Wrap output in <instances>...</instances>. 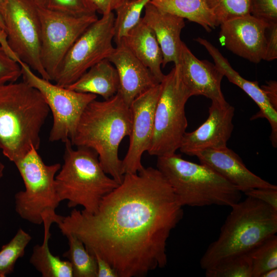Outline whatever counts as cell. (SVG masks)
<instances>
[{"instance_id": "obj_1", "label": "cell", "mask_w": 277, "mask_h": 277, "mask_svg": "<svg viewBox=\"0 0 277 277\" xmlns=\"http://www.w3.org/2000/svg\"><path fill=\"white\" fill-rule=\"evenodd\" d=\"M183 206L157 169L124 174L97 210L73 209L57 224L92 254L106 260L118 277H140L167 263L166 245L183 215Z\"/></svg>"}, {"instance_id": "obj_2", "label": "cell", "mask_w": 277, "mask_h": 277, "mask_svg": "<svg viewBox=\"0 0 277 277\" xmlns=\"http://www.w3.org/2000/svg\"><path fill=\"white\" fill-rule=\"evenodd\" d=\"M130 107L118 91L103 101H92L84 111L70 141L73 146L86 147L97 154L108 175L120 184L124 174L118 156L120 145L131 130Z\"/></svg>"}, {"instance_id": "obj_3", "label": "cell", "mask_w": 277, "mask_h": 277, "mask_svg": "<svg viewBox=\"0 0 277 277\" xmlns=\"http://www.w3.org/2000/svg\"><path fill=\"white\" fill-rule=\"evenodd\" d=\"M50 111L41 93L25 82L0 86V149L14 163L34 147Z\"/></svg>"}, {"instance_id": "obj_4", "label": "cell", "mask_w": 277, "mask_h": 277, "mask_svg": "<svg viewBox=\"0 0 277 277\" xmlns=\"http://www.w3.org/2000/svg\"><path fill=\"white\" fill-rule=\"evenodd\" d=\"M231 208L218 238L201 258L204 270L228 257L249 252L277 232V211L264 203L247 196Z\"/></svg>"}, {"instance_id": "obj_5", "label": "cell", "mask_w": 277, "mask_h": 277, "mask_svg": "<svg viewBox=\"0 0 277 277\" xmlns=\"http://www.w3.org/2000/svg\"><path fill=\"white\" fill-rule=\"evenodd\" d=\"M157 157L156 168L183 207H231L241 201L242 192L207 166L187 161L175 153Z\"/></svg>"}, {"instance_id": "obj_6", "label": "cell", "mask_w": 277, "mask_h": 277, "mask_svg": "<svg viewBox=\"0 0 277 277\" xmlns=\"http://www.w3.org/2000/svg\"><path fill=\"white\" fill-rule=\"evenodd\" d=\"M72 146L70 140L65 143L64 163L55 178L56 192L61 202L68 201V207L81 206L93 213L119 184L106 173L94 151Z\"/></svg>"}, {"instance_id": "obj_7", "label": "cell", "mask_w": 277, "mask_h": 277, "mask_svg": "<svg viewBox=\"0 0 277 277\" xmlns=\"http://www.w3.org/2000/svg\"><path fill=\"white\" fill-rule=\"evenodd\" d=\"M25 185V190L14 195L15 210L23 220L33 224L46 222L57 224L62 216L56 213L61 202L55 187V176L61 165H47L32 147L14 163Z\"/></svg>"}, {"instance_id": "obj_8", "label": "cell", "mask_w": 277, "mask_h": 277, "mask_svg": "<svg viewBox=\"0 0 277 277\" xmlns=\"http://www.w3.org/2000/svg\"><path fill=\"white\" fill-rule=\"evenodd\" d=\"M161 85L153 134L147 151L150 155L157 157L175 153L179 149L188 126L185 105L192 96L175 66L165 75Z\"/></svg>"}, {"instance_id": "obj_9", "label": "cell", "mask_w": 277, "mask_h": 277, "mask_svg": "<svg viewBox=\"0 0 277 277\" xmlns=\"http://www.w3.org/2000/svg\"><path fill=\"white\" fill-rule=\"evenodd\" d=\"M2 15L7 42L18 62L49 80L41 61V27L38 7L28 0H3Z\"/></svg>"}, {"instance_id": "obj_10", "label": "cell", "mask_w": 277, "mask_h": 277, "mask_svg": "<svg viewBox=\"0 0 277 277\" xmlns=\"http://www.w3.org/2000/svg\"><path fill=\"white\" fill-rule=\"evenodd\" d=\"M115 15L113 12L102 15L92 23L71 47L52 80L66 87L90 68L107 59L114 50Z\"/></svg>"}, {"instance_id": "obj_11", "label": "cell", "mask_w": 277, "mask_h": 277, "mask_svg": "<svg viewBox=\"0 0 277 277\" xmlns=\"http://www.w3.org/2000/svg\"><path fill=\"white\" fill-rule=\"evenodd\" d=\"M23 81L36 88L42 94L53 115L51 142L66 143L72 138L85 108L97 95L77 92L52 84L36 75L25 63L18 61Z\"/></svg>"}, {"instance_id": "obj_12", "label": "cell", "mask_w": 277, "mask_h": 277, "mask_svg": "<svg viewBox=\"0 0 277 277\" xmlns=\"http://www.w3.org/2000/svg\"><path fill=\"white\" fill-rule=\"evenodd\" d=\"M38 12L41 27V61L51 81L71 47L98 17L96 14L72 16L45 7H38Z\"/></svg>"}, {"instance_id": "obj_13", "label": "cell", "mask_w": 277, "mask_h": 277, "mask_svg": "<svg viewBox=\"0 0 277 277\" xmlns=\"http://www.w3.org/2000/svg\"><path fill=\"white\" fill-rule=\"evenodd\" d=\"M161 90V83L157 84L137 96L130 105L132 124L129 147L122 160L124 174L136 173L144 167L142 157L151 143L155 109Z\"/></svg>"}, {"instance_id": "obj_14", "label": "cell", "mask_w": 277, "mask_h": 277, "mask_svg": "<svg viewBox=\"0 0 277 277\" xmlns=\"http://www.w3.org/2000/svg\"><path fill=\"white\" fill-rule=\"evenodd\" d=\"M268 24L251 14L227 21L220 25V41L235 54L259 63L265 55Z\"/></svg>"}, {"instance_id": "obj_15", "label": "cell", "mask_w": 277, "mask_h": 277, "mask_svg": "<svg viewBox=\"0 0 277 277\" xmlns=\"http://www.w3.org/2000/svg\"><path fill=\"white\" fill-rule=\"evenodd\" d=\"M206 120L197 129L186 132L179 148L180 151L189 156L205 149L227 146L234 126V107L227 102L212 101L209 108Z\"/></svg>"}, {"instance_id": "obj_16", "label": "cell", "mask_w": 277, "mask_h": 277, "mask_svg": "<svg viewBox=\"0 0 277 277\" xmlns=\"http://www.w3.org/2000/svg\"><path fill=\"white\" fill-rule=\"evenodd\" d=\"M176 67L182 81L192 96L203 95L211 102H226L221 90L223 73L215 64L196 57L183 42L179 64Z\"/></svg>"}, {"instance_id": "obj_17", "label": "cell", "mask_w": 277, "mask_h": 277, "mask_svg": "<svg viewBox=\"0 0 277 277\" xmlns=\"http://www.w3.org/2000/svg\"><path fill=\"white\" fill-rule=\"evenodd\" d=\"M196 156L204 164L236 187L242 192L260 188H277L250 171L241 158L227 146L206 149Z\"/></svg>"}, {"instance_id": "obj_18", "label": "cell", "mask_w": 277, "mask_h": 277, "mask_svg": "<svg viewBox=\"0 0 277 277\" xmlns=\"http://www.w3.org/2000/svg\"><path fill=\"white\" fill-rule=\"evenodd\" d=\"M116 69L119 89L125 103L130 107L140 94L158 83L149 69L121 42L107 58Z\"/></svg>"}, {"instance_id": "obj_19", "label": "cell", "mask_w": 277, "mask_h": 277, "mask_svg": "<svg viewBox=\"0 0 277 277\" xmlns=\"http://www.w3.org/2000/svg\"><path fill=\"white\" fill-rule=\"evenodd\" d=\"M195 40L204 46L213 59L214 64L229 82L242 89L256 104L260 109L251 119L265 118L270 124V140L273 147H277V110L271 104L256 81H250L242 77L231 66L219 50L206 39L197 37Z\"/></svg>"}, {"instance_id": "obj_20", "label": "cell", "mask_w": 277, "mask_h": 277, "mask_svg": "<svg viewBox=\"0 0 277 277\" xmlns=\"http://www.w3.org/2000/svg\"><path fill=\"white\" fill-rule=\"evenodd\" d=\"M143 20L153 30L163 54V67L173 62L179 64L182 41L181 33L185 26L184 19L163 11L149 2L144 8Z\"/></svg>"}, {"instance_id": "obj_21", "label": "cell", "mask_w": 277, "mask_h": 277, "mask_svg": "<svg viewBox=\"0 0 277 277\" xmlns=\"http://www.w3.org/2000/svg\"><path fill=\"white\" fill-rule=\"evenodd\" d=\"M121 42L149 69L156 82L161 83L165 76L161 70L162 52L154 33L142 17Z\"/></svg>"}, {"instance_id": "obj_22", "label": "cell", "mask_w": 277, "mask_h": 277, "mask_svg": "<svg viewBox=\"0 0 277 277\" xmlns=\"http://www.w3.org/2000/svg\"><path fill=\"white\" fill-rule=\"evenodd\" d=\"M66 88L79 92L99 95L107 100L118 92V76L114 65L108 59H104Z\"/></svg>"}, {"instance_id": "obj_23", "label": "cell", "mask_w": 277, "mask_h": 277, "mask_svg": "<svg viewBox=\"0 0 277 277\" xmlns=\"http://www.w3.org/2000/svg\"><path fill=\"white\" fill-rule=\"evenodd\" d=\"M162 11L199 24L207 32L217 27L206 0H151Z\"/></svg>"}, {"instance_id": "obj_24", "label": "cell", "mask_w": 277, "mask_h": 277, "mask_svg": "<svg viewBox=\"0 0 277 277\" xmlns=\"http://www.w3.org/2000/svg\"><path fill=\"white\" fill-rule=\"evenodd\" d=\"M51 224L49 222L43 224V242L41 245L37 244L33 247L29 260L30 263L43 277H73L70 262L54 255L50 250L49 240L51 236L50 229Z\"/></svg>"}, {"instance_id": "obj_25", "label": "cell", "mask_w": 277, "mask_h": 277, "mask_svg": "<svg viewBox=\"0 0 277 277\" xmlns=\"http://www.w3.org/2000/svg\"><path fill=\"white\" fill-rule=\"evenodd\" d=\"M68 242L69 249L63 256L70 262L73 277H97L95 258L86 248L84 244L72 234L65 235Z\"/></svg>"}, {"instance_id": "obj_26", "label": "cell", "mask_w": 277, "mask_h": 277, "mask_svg": "<svg viewBox=\"0 0 277 277\" xmlns=\"http://www.w3.org/2000/svg\"><path fill=\"white\" fill-rule=\"evenodd\" d=\"M151 0H126L115 10L114 38L115 44L122 42L128 32L141 19V14L146 5Z\"/></svg>"}, {"instance_id": "obj_27", "label": "cell", "mask_w": 277, "mask_h": 277, "mask_svg": "<svg viewBox=\"0 0 277 277\" xmlns=\"http://www.w3.org/2000/svg\"><path fill=\"white\" fill-rule=\"evenodd\" d=\"M32 240L29 233L19 228L13 238L0 250V277H6L13 272L17 261L22 258Z\"/></svg>"}, {"instance_id": "obj_28", "label": "cell", "mask_w": 277, "mask_h": 277, "mask_svg": "<svg viewBox=\"0 0 277 277\" xmlns=\"http://www.w3.org/2000/svg\"><path fill=\"white\" fill-rule=\"evenodd\" d=\"M205 270L206 277H252V263L247 253L223 259Z\"/></svg>"}, {"instance_id": "obj_29", "label": "cell", "mask_w": 277, "mask_h": 277, "mask_svg": "<svg viewBox=\"0 0 277 277\" xmlns=\"http://www.w3.org/2000/svg\"><path fill=\"white\" fill-rule=\"evenodd\" d=\"M248 253L252 263V277H261L268 270L277 268V236L274 234Z\"/></svg>"}, {"instance_id": "obj_30", "label": "cell", "mask_w": 277, "mask_h": 277, "mask_svg": "<svg viewBox=\"0 0 277 277\" xmlns=\"http://www.w3.org/2000/svg\"><path fill=\"white\" fill-rule=\"evenodd\" d=\"M216 26L227 21L250 14V0H206Z\"/></svg>"}, {"instance_id": "obj_31", "label": "cell", "mask_w": 277, "mask_h": 277, "mask_svg": "<svg viewBox=\"0 0 277 277\" xmlns=\"http://www.w3.org/2000/svg\"><path fill=\"white\" fill-rule=\"evenodd\" d=\"M45 8L75 16L96 14L89 0H46Z\"/></svg>"}, {"instance_id": "obj_32", "label": "cell", "mask_w": 277, "mask_h": 277, "mask_svg": "<svg viewBox=\"0 0 277 277\" xmlns=\"http://www.w3.org/2000/svg\"><path fill=\"white\" fill-rule=\"evenodd\" d=\"M21 76L20 65L0 45V86L16 82Z\"/></svg>"}, {"instance_id": "obj_33", "label": "cell", "mask_w": 277, "mask_h": 277, "mask_svg": "<svg viewBox=\"0 0 277 277\" xmlns=\"http://www.w3.org/2000/svg\"><path fill=\"white\" fill-rule=\"evenodd\" d=\"M250 14L267 24L277 23V0H250Z\"/></svg>"}, {"instance_id": "obj_34", "label": "cell", "mask_w": 277, "mask_h": 277, "mask_svg": "<svg viewBox=\"0 0 277 277\" xmlns=\"http://www.w3.org/2000/svg\"><path fill=\"white\" fill-rule=\"evenodd\" d=\"M244 193L246 196L264 203L277 211V188H254Z\"/></svg>"}, {"instance_id": "obj_35", "label": "cell", "mask_w": 277, "mask_h": 277, "mask_svg": "<svg viewBox=\"0 0 277 277\" xmlns=\"http://www.w3.org/2000/svg\"><path fill=\"white\" fill-rule=\"evenodd\" d=\"M266 53L264 60L277 58V23L268 24L266 31Z\"/></svg>"}, {"instance_id": "obj_36", "label": "cell", "mask_w": 277, "mask_h": 277, "mask_svg": "<svg viewBox=\"0 0 277 277\" xmlns=\"http://www.w3.org/2000/svg\"><path fill=\"white\" fill-rule=\"evenodd\" d=\"M96 12L102 15L107 14L115 10L126 0H89Z\"/></svg>"}, {"instance_id": "obj_37", "label": "cell", "mask_w": 277, "mask_h": 277, "mask_svg": "<svg viewBox=\"0 0 277 277\" xmlns=\"http://www.w3.org/2000/svg\"><path fill=\"white\" fill-rule=\"evenodd\" d=\"M97 266V277H118L116 272L112 266L100 256L94 255Z\"/></svg>"}, {"instance_id": "obj_38", "label": "cell", "mask_w": 277, "mask_h": 277, "mask_svg": "<svg viewBox=\"0 0 277 277\" xmlns=\"http://www.w3.org/2000/svg\"><path fill=\"white\" fill-rule=\"evenodd\" d=\"M272 106L277 110V82L271 80L260 87Z\"/></svg>"}, {"instance_id": "obj_39", "label": "cell", "mask_w": 277, "mask_h": 277, "mask_svg": "<svg viewBox=\"0 0 277 277\" xmlns=\"http://www.w3.org/2000/svg\"><path fill=\"white\" fill-rule=\"evenodd\" d=\"M3 0H0V45L5 46L7 44L5 27L2 15Z\"/></svg>"}, {"instance_id": "obj_40", "label": "cell", "mask_w": 277, "mask_h": 277, "mask_svg": "<svg viewBox=\"0 0 277 277\" xmlns=\"http://www.w3.org/2000/svg\"><path fill=\"white\" fill-rule=\"evenodd\" d=\"M277 276V268H273L267 270L263 273L261 277H276Z\"/></svg>"}, {"instance_id": "obj_41", "label": "cell", "mask_w": 277, "mask_h": 277, "mask_svg": "<svg viewBox=\"0 0 277 277\" xmlns=\"http://www.w3.org/2000/svg\"><path fill=\"white\" fill-rule=\"evenodd\" d=\"M37 7H45L46 0H28Z\"/></svg>"}, {"instance_id": "obj_42", "label": "cell", "mask_w": 277, "mask_h": 277, "mask_svg": "<svg viewBox=\"0 0 277 277\" xmlns=\"http://www.w3.org/2000/svg\"><path fill=\"white\" fill-rule=\"evenodd\" d=\"M4 169V165L1 162H0V179L3 176Z\"/></svg>"}]
</instances>
